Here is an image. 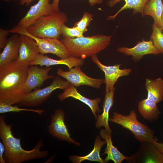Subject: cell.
I'll use <instances>...</instances> for the list:
<instances>
[{"instance_id": "cell-10", "label": "cell", "mask_w": 163, "mask_h": 163, "mask_svg": "<svg viewBox=\"0 0 163 163\" xmlns=\"http://www.w3.org/2000/svg\"><path fill=\"white\" fill-rule=\"evenodd\" d=\"M65 113L63 110L56 109L51 115V121L48 126V131L52 136L61 140L79 146V143L76 142L70 136L65 122Z\"/></svg>"}, {"instance_id": "cell-16", "label": "cell", "mask_w": 163, "mask_h": 163, "mask_svg": "<svg viewBox=\"0 0 163 163\" xmlns=\"http://www.w3.org/2000/svg\"><path fill=\"white\" fill-rule=\"evenodd\" d=\"M84 64V59L71 56L69 58L59 60L52 59L46 55L40 53L37 58L29 64L30 66L39 65L47 67L56 65H62L67 66L69 69L73 67L82 66Z\"/></svg>"}, {"instance_id": "cell-23", "label": "cell", "mask_w": 163, "mask_h": 163, "mask_svg": "<svg viewBox=\"0 0 163 163\" xmlns=\"http://www.w3.org/2000/svg\"><path fill=\"white\" fill-rule=\"evenodd\" d=\"M106 143L105 141L101 140L99 136H97L95 138L94 147L92 150L88 154L84 156L71 155L69 160L74 163H80L85 160L92 161H97L101 163H106L104 160L101 157L100 152L102 146Z\"/></svg>"}, {"instance_id": "cell-28", "label": "cell", "mask_w": 163, "mask_h": 163, "mask_svg": "<svg viewBox=\"0 0 163 163\" xmlns=\"http://www.w3.org/2000/svg\"><path fill=\"white\" fill-rule=\"evenodd\" d=\"M93 20V15L88 12L83 13L82 18L76 22L73 27H76L83 34L88 30L87 27Z\"/></svg>"}, {"instance_id": "cell-36", "label": "cell", "mask_w": 163, "mask_h": 163, "mask_svg": "<svg viewBox=\"0 0 163 163\" xmlns=\"http://www.w3.org/2000/svg\"><path fill=\"white\" fill-rule=\"evenodd\" d=\"M2 1H5V2H7V1H11V0H16V1H20V0H2Z\"/></svg>"}, {"instance_id": "cell-8", "label": "cell", "mask_w": 163, "mask_h": 163, "mask_svg": "<svg viewBox=\"0 0 163 163\" xmlns=\"http://www.w3.org/2000/svg\"><path fill=\"white\" fill-rule=\"evenodd\" d=\"M57 74L75 87L85 85L99 88L104 83V79L102 78H94L87 76L79 67L73 68L67 71L59 68L58 69Z\"/></svg>"}, {"instance_id": "cell-35", "label": "cell", "mask_w": 163, "mask_h": 163, "mask_svg": "<svg viewBox=\"0 0 163 163\" xmlns=\"http://www.w3.org/2000/svg\"><path fill=\"white\" fill-rule=\"evenodd\" d=\"M160 27L162 30L163 29V11L161 17V21Z\"/></svg>"}, {"instance_id": "cell-5", "label": "cell", "mask_w": 163, "mask_h": 163, "mask_svg": "<svg viewBox=\"0 0 163 163\" xmlns=\"http://www.w3.org/2000/svg\"><path fill=\"white\" fill-rule=\"evenodd\" d=\"M109 121L118 124L130 131L135 137L142 142H152L155 139V132L146 125L139 122L134 110H131L128 115L114 112Z\"/></svg>"}, {"instance_id": "cell-3", "label": "cell", "mask_w": 163, "mask_h": 163, "mask_svg": "<svg viewBox=\"0 0 163 163\" xmlns=\"http://www.w3.org/2000/svg\"><path fill=\"white\" fill-rule=\"evenodd\" d=\"M111 37L101 34L76 38L63 37L61 40L71 56L84 59L95 55L106 48L110 43Z\"/></svg>"}, {"instance_id": "cell-13", "label": "cell", "mask_w": 163, "mask_h": 163, "mask_svg": "<svg viewBox=\"0 0 163 163\" xmlns=\"http://www.w3.org/2000/svg\"><path fill=\"white\" fill-rule=\"evenodd\" d=\"M51 69L50 67L42 68L37 65L29 66L27 76L24 85V90L27 95L40 87L47 80L54 77L49 74Z\"/></svg>"}, {"instance_id": "cell-7", "label": "cell", "mask_w": 163, "mask_h": 163, "mask_svg": "<svg viewBox=\"0 0 163 163\" xmlns=\"http://www.w3.org/2000/svg\"><path fill=\"white\" fill-rule=\"evenodd\" d=\"M71 85L67 81L56 77L49 85L42 89H36L29 93L18 104L29 107H38L50 97L54 91L57 89L64 90Z\"/></svg>"}, {"instance_id": "cell-11", "label": "cell", "mask_w": 163, "mask_h": 163, "mask_svg": "<svg viewBox=\"0 0 163 163\" xmlns=\"http://www.w3.org/2000/svg\"><path fill=\"white\" fill-rule=\"evenodd\" d=\"M93 62L96 64L104 74V83L105 85V92L112 91L115 88L114 85L118 78L122 77L129 75L132 71L129 68L120 69L121 64L107 66L102 64L95 55L92 56Z\"/></svg>"}, {"instance_id": "cell-18", "label": "cell", "mask_w": 163, "mask_h": 163, "mask_svg": "<svg viewBox=\"0 0 163 163\" xmlns=\"http://www.w3.org/2000/svg\"><path fill=\"white\" fill-rule=\"evenodd\" d=\"M14 34L7 39L0 54V66L17 59L20 46V35Z\"/></svg>"}, {"instance_id": "cell-21", "label": "cell", "mask_w": 163, "mask_h": 163, "mask_svg": "<svg viewBox=\"0 0 163 163\" xmlns=\"http://www.w3.org/2000/svg\"><path fill=\"white\" fill-rule=\"evenodd\" d=\"M145 88L147 91V98L156 104L163 100V79L158 77L152 79H146Z\"/></svg>"}, {"instance_id": "cell-22", "label": "cell", "mask_w": 163, "mask_h": 163, "mask_svg": "<svg viewBox=\"0 0 163 163\" xmlns=\"http://www.w3.org/2000/svg\"><path fill=\"white\" fill-rule=\"evenodd\" d=\"M122 0L125 2V5L115 14L108 16V20L114 19L120 12L128 9H133V14L139 13L143 16L144 8L149 0H109L107 1V5L109 7H112Z\"/></svg>"}, {"instance_id": "cell-30", "label": "cell", "mask_w": 163, "mask_h": 163, "mask_svg": "<svg viewBox=\"0 0 163 163\" xmlns=\"http://www.w3.org/2000/svg\"><path fill=\"white\" fill-rule=\"evenodd\" d=\"M10 33L9 30L0 28V50L5 46L7 40V37Z\"/></svg>"}, {"instance_id": "cell-27", "label": "cell", "mask_w": 163, "mask_h": 163, "mask_svg": "<svg viewBox=\"0 0 163 163\" xmlns=\"http://www.w3.org/2000/svg\"><path fill=\"white\" fill-rule=\"evenodd\" d=\"M22 111H27L36 113L42 115L45 112L44 109H35L19 107L15 105L0 102V113L2 114L9 112H19Z\"/></svg>"}, {"instance_id": "cell-19", "label": "cell", "mask_w": 163, "mask_h": 163, "mask_svg": "<svg viewBox=\"0 0 163 163\" xmlns=\"http://www.w3.org/2000/svg\"><path fill=\"white\" fill-rule=\"evenodd\" d=\"M111 133L105 129H101L99 132L101 137L105 141L107 144L105 151L102 154H107V156L104 159L105 162L111 160L114 163H121L123 161L129 159L130 157L124 155L113 145Z\"/></svg>"}, {"instance_id": "cell-25", "label": "cell", "mask_w": 163, "mask_h": 163, "mask_svg": "<svg viewBox=\"0 0 163 163\" xmlns=\"http://www.w3.org/2000/svg\"><path fill=\"white\" fill-rule=\"evenodd\" d=\"M163 11L162 0H149L143 9V16L149 15L154 19V23L160 27L161 17Z\"/></svg>"}, {"instance_id": "cell-15", "label": "cell", "mask_w": 163, "mask_h": 163, "mask_svg": "<svg viewBox=\"0 0 163 163\" xmlns=\"http://www.w3.org/2000/svg\"><path fill=\"white\" fill-rule=\"evenodd\" d=\"M18 61L29 64L35 60L40 54L35 40L27 35L20 34Z\"/></svg>"}, {"instance_id": "cell-17", "label": "cell", "mask_w": 163, "mask_h": 163, "mask_svg": "<svg viewBox=\"0 0 163 163\" xmlns=\"http://www.w3.org/2000/svg\"><path fill=\"white\" fill-rule=\"evenodd\" d=\"M63 92L58 95L59 101H62L69 97L78 100L89 107L95 118L97 119V113H99L101 112L99 107V103L101 101L100 97H98L94 99L88 98L78 92L75 87L71 84Z\"/></svg>"}, {"instance_id": "cell-32", "label": "cell", "mask_w": 163, "mask_h": 163, "mask_svg": "<svg viewBox=\"0 0 163 163\" xmlns=\"http://www.w3.org/2000/svg\"><path fill=\"white\" fill-rule=\"evenodd\" d=\"M5 148L2 142H0V162L5 163L4 158V155L5 152Z\"/></svg>"}, {"instance_id": "cell-29", "label": "cell", "mask_w": 163, "mask_h": 163, "mask_svg": "<svg viewBox=\"0 0 163 163\" xmlns=\"http://www.w3.org/2000/svg\"><path fill=\"white\" fill-rule=\"evenodd\" d=\"M61 35L63 37L76 38L84 36L83 34L77 28L73 27H69L65 24L61 27Z\"/></svg>"}, {"instance_id": "cell-6", "label": "cell", "mask_w": 163, "mask_h": 163, "mask_svg": "<svg viewBox=\"0 0 163 163\" xmlns=\"http://www.w3.org/2000/svg\"><path fill=\"white\" fill-rule=\"evenodd\" d=\"M9 30L10 33L26 35L33 39L37 43L40 53H52L61 59L71 56L67 48L61 40L58 39L38 38L29 33L26 29L20 28L16 25Z\"/></svg>"}, {"instance_id": "cell-33", "label": "cell", "mask_w": 163, "mask_h": 163, "mask_svg": "<svg viewBox=\"0 0 163 163\" xmlns=\"http://www.w3.org/2000/svg\"><path fill=\"white\" fill-rule=\"evenodd\" d=\"M152 142L160 152L163 154V143L158 142L156 138H155Z\"/></svg>"}, {"instance_id": "cell-31", "label": "cell", "mask_w": 163, "mask_h": 163, "mask_svg": "<svg viewBox=\"0 0 163 163\" xmlns=\"http://www.w3.org/2000/svg\"><path fill=\"white\" fill-rule=\"evenodd\" d=\"M60 0H53L52 3L54 10L55 11H60L59 8V3ZM89 3L91 6L96 4H101L103 2V0H88Z\"/></svg>"}, {"instance_id": "cell-2", "label": "cell", "mask_w": 163, "mask_h": 163, "mask_svg": "<svg viewBox=\"0 0 163 163\" xmlns=\"http://www.w3.org/2000/svg\"><path fill=\"white\" fill-rule=\"evenodd\" d=\"M0 137L5 148L3 157L6 163H21L31 160L45 158L48 155V150H40L43 146L41 139L32 149L28 150L23 149L21 144V138L14 136L12 125L6 123L4 115L0 116Z\"/></svg>"}, {"instance_id": "cell-24", "label": "cell", "mask_w": 163, "mask_h": 163, "mask_svg": "<svg viewBox=\"0 0 163 163\" xmlns=\"http://www.w3.org/2000/svg\"><path fill=\"white\" fill-rule=\"evenodd\" d=\"M138 109L139 113L144 119L152 121L157 120L161 112L157 104L147 98L139 102Z\"/></svg>"}, {"instance_id": "cell-1", "label": "cell", "mask_w": 163, "mask_h": 163, "mask_svg": "<svg viewBox=\"0 0 163 163\" xmlns=\"http://www.w3.org/2000/svg\"><path fill=\"white\" fill-rule=\"evenodd\" d=\"M29 66L16 60L0 66V102L19 104L26 96L24 85Z\"/></svg>"}, {"instance_id": "cell-14", "label": "cell", "mask_w": 163, "mask_h": 163, "mask_svg": "<svg viewBox=\"0 0 163 163\" xmlns=\"http://www.w3.org/2000/svg\"><path fill=\"white\" fill-rule=\"evenodd\" d=\"M117 51L125 55L131 56L135 62L140 61L145 55L151 54L158 55L161 53L150 40L149 41L143 40L132 48L120 47Z\"/></svg>"}, {"instance_id": "cell-12", "label": "cell", "mask_w": 163, "mask_h": 163, "mask_svg": "<svg viewBox=\"0 0 163 163\" xmlns=\"http://www.w3.org/2000/svg\"><path fill=\"white\" fill-rule=\"evenodd\" d=\"M129 157V163H163V154L152 142H142L138 151Z\"/></svg>"}, {"instance_id": "cell-26", "label": "cell", "mask_w": 163, "mask_h": 163, "mask_svg": "<svg viewBox=\"0 0 163 163\" xmlns=\"http://www.w3.org/2000/svg\"><path fill=\"white\" fill-rule=\"evenodd\" d=\"M152 31L150 40L155 47L163 54V34L159 26L154 23L152 25Z\"/></svg>"}, {"instance_id": "cell-9", "label": "cell", "mask_w": 163, "mask_h": 163, "mask_svg": "<svg viewBox=\"0 0 163 163\" xmlns=\"http://www.w3.org/2000/svg\"><path fill=\"white\" fill-rule=\"evenodd\" d=\"M54 11L50 0H39L37 3L31 6L26 14L16 26L26 29L42 17L50 15Z\"/></svg>"}, {"instance_id": "cell-37", "label": "cell", "mask_w": 163, "mask_h": 163, "mask_svg": "<svg viewBox=\"0 0 163 163\" xmlns=\"http://www.w3.org/2000/svg\"><path fill=\"white\" fill-rule=\"evenodd\" d=\"M162 33L163 34V29L162 30Z\"/></svg>"}, {"instance_id": "cell-4", "label": "cell", "mask_w": 163, "mask_h": 163, "mask_svg": "<svg viewBox=\"0 0 163 163\" xmlns=\"http://www.w3.org/2000/svg\"><path fill=\"white\" fill-rule=\"evenodd\" d=\"M67 21V16L65 13L55 11L50 15L42 17L26 30L31 35L38 38L59 39L61 35V27Z\"/></svg>"}, {"instance_id": "cell-20", "label": "cell", "mask_w": 163, "mask_h": 163, "mask_svg": "<svg viewBox=\"0 0 163 163\" xmlns=\"http://www.w3.org/2000/svg\"><path fill=\"white\" fill-rule=\"evenodd\" d=\"M115 88L112 91L105 92L104 99L103 105V112L97 117L95 123L96 128L99 129L104 127L105 129L110 133L111 130L109 126V112L110 109L113 104Z\"/></svg>"}, {"instance_id": "cell-34", "label": "cell", "mask_w": 163, "mask_h": 163, "mask_svg": "<svg viewBox=\"0 0 163 163\" xmlns=\"http://www.w3.org/2000/svg\"><path fill=\"white\" fill-rule=\"evenodd\" d=\"M34 0H20V4L21 5L28 6Z\"/></svg>"}]
</instances>
